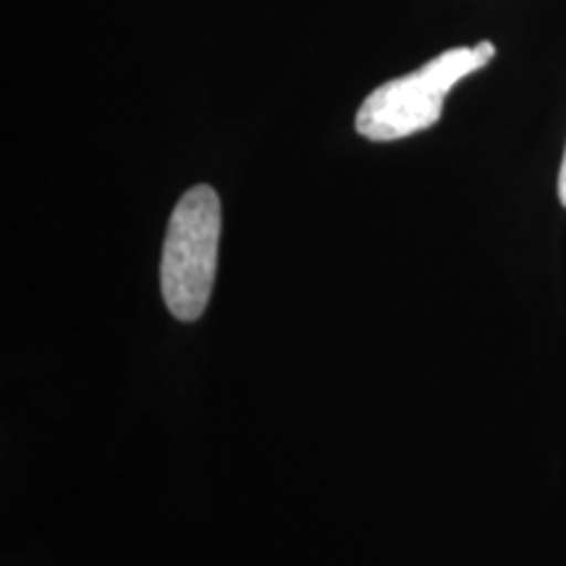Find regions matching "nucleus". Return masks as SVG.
<instances>
[{
    "mask_svg": "<svg viewBox=\"0 0 566 566\" xmlns=\"http://www.w3.org/2000/svg\"><path fill=\"white\" fill-rule=\"evenodd\" d=\"M493 59L495 45L483 40L475 45L451 48L422 63L412 74L384 82L359 105L354 118L357 134L370 142H396L430 129L441 122L449 92L467 76L483 71Z\"/></svg>",
    "mask_w": 566,
    "mask_h": 566,
    "instance_id": "1",
    "label": "nucleus"
},
{
    "mask_svg": "<svg viewBox=\"0 0 566 566\" xmlns=\"http://www.w3.org/2000/svg\"><path fill=\"white\" fill-rule=\"evenodd\" d=\"M221 244V200L208 184L192 187L176 202L166 229L160 289L176 321H200L208 307Z\"/></svg>",
    "mask_w": 566,
    "mask_h": 566,
    "instance_id": "2",
    "label": "nucleus"
},
{
    "mask_svg": "<svg viewBox=\"0 0 566 566\" xmlns=\"http://www.w3.org/2000/svg\"><path fill=\"white\" fill-rule=\"evenodd\" d=\"M558 200L566 208V145H564V158H562V168H558Z\"/></svg>",
    "mask_w": 566,
    "mask_h": 566,
    "instance_id": "3",
    "label": "nucleus"
}]
</instances>
